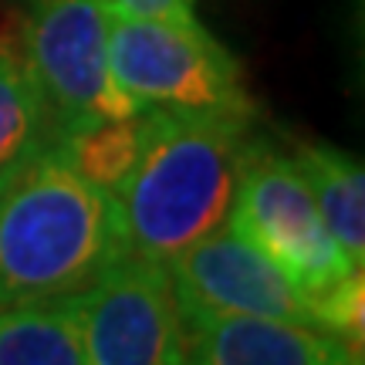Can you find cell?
<instances>
[{
  "instance_id": "1",
  "label": "cell",
  "mask_w": 365,
  "mask_h": 365,
  "mask_svg": "<svg viewBox=\"0 0 365 365\" xmlns=\"http://www.w3.org/2000/svg\"><path fill=\"white\" fill-rule=\"evenodd\" d=\"M129 257L122 210L58 145L0 173V308L68 298Z\"/></svg>"
},
{
  "instance_id": "2",
  "label": "cell",
  "mask_w": 365,
  "mask_h": 365,
  "mask_svg": "<svg viewBox=\"0 0 365 365\" xmlns=\"http://www.w3.org/2000/svg\"><path fill=\"white\" fill-rule=\"evenodd\" d=\"M250 125L254 105L149 108L145 145L115 193L129 254L166 267L227 223Z\"/></svg>"
},
{
  "instance_id": "3",
  "label": "cell",
  "mask_w": 365,
  "mask_h": 365,
  "mask_svg": "<svg viewBox=\"0 0 365 365\" xmlns=\"http://www.w3.org/2000/svg\"><path fill=\"white\" fill-rule=\"evenodd\" d=\"M227 220L287 274L308 301L312 318L322 301L362 274L328 234L294 156L277 153L261 139H250Z\"/></svg>"
},
{
  "instance_id": "4",
  "label": "cell",
  "mask_w": 365,
  "mask_h": 365,
  "mask_svg": "<svg viewBox=\"0 0 365 365\" xmlns=\"http://www.w3.org/2000/svg\"><path fill=\"white\" fill-rule=\"evenodd\" d=\"M108 71L139 108H244L240 61L196 17L108 14Z\"/></svg>"
},
{
  "instance_id": "5",
  "label": "cell",
  "mask_w": 365,
  "mask_h": 365,
  "mask_svg": "<svg viewBox=\"0 0 365 365\" xmlns=\"http://www.w3.org/2000/svg\"><path fill=\"white\" fill-rule=\"evenodd\" d=\"M24 48L54 143L91 122L143 112L108 71V11L98 0H31Z\"/></svg>"
},
{
  "instance_id": "6",
  "label": "cell",
  "mask_w": 365,
  "mask_h": 365,
  "mask_svg": "<svg viewBox=\"0 0 365 365\" xmlns=\"http://www.w3.org/2000/svg\"><path fill=\"white\" fill-rule=\"evenodd\" d=\"M68 301L88 365H186L180 304L163 264L129 254Z\"/></svg>"
},
{
  "instance_id": "7",
  "label": "cell",
  "mask_w": 365,
  "mask_h": 365,
  "mask_svg": "<svg viewBox=\"0 0 365 365\" xmlns=\"http://www.w3.org/2000/svg\"><path fill=\"white\" fill-rule=\"evenodd\" d=\"M166 271L182 318L257 314L314 322L287 274L234 227H217L166 264Z\"/></svg>"
},
{
  "instance_id": "8",
  "label": "cell",
  "mask_w": 365,
  "mask_h": 365,
  "mask_svg": "<svg viewBox=\"0 0 365 365\" xmlns=\"http://www.w3.org/2000/svg\"><path fill=\"white\" fill-rule=\"evenodd\" d=\"M182 335L186 365H362V345L294 318H182Z\"/></svg>"
},
{
  "instance_id": "9",
  "label": "cell",
  "mask_w": 365,
  "mask_h": 365,
  "mask_svg": "<svg viewBox=\"0 0 365 365\" xmlns=\"http://www.w3.org/2000/svg\"><path fill=\"white\" fill-rule=\"evenodd\" d=\"M301 176L314 196V207L335 237L341 254L362 267L365 264V173L362 163L335 145H298L291 153Z\"/></svg>"
},
{
  "instance_id": "10",
  "label": "cell",
  "mask_w": 365,
  "mask_h": 365,
  "mask_svg": "<svg viewBox=\"0 0 365 365\" xmlns=\"http://www.w3.org/2000/svg\"><path fill=\"white\" fill-rule=\"evenodd\" d=\"M0 365H88L68 298L0 308Z\"/></svg>"
},
{
  "instance_id": "11",
  "label": "cell",
  "mask_w": 365,
  "mask_h": 365,
  "mask_svg": "<svg viewBox=\"0 0 365 365\" xmlns=\"http://www.w3.org/2000/svg\"><path fill=\"white\" fill-rule=\"evenodd\" d=\"M145 129H149V108L125 118H102L85 129L68 132L58 139L61 156L71 163V170L81 173L88 182L102 186L105 193L115 196L122 182L129 180L135 159L145 145Z\"/></svg>"
},
{
  "instance_id": "12",
  "label": "cell",
  "mask_w": 365,
  "mask_h": 365,
  "mask_svg": "<svg viewBox=\"0 0 365 365\" xmlns=\"http://www.w3.org/2000/svg\"><path fill=\"white\" fill-rule=\"evenodd\" d=\"M44 145H54V139L31 68L0 51V173Z\"/></svg>"
},
{
  "instance_id": "13",
  "label": "cell",
  "mask_w": 365,
  "mask_h": 365,
  "mask_svg": "<svg viewBox=\"0 0 365 365\" xmlns=\"http://www.w3.org/2000/svg\"><path fill=\"white\" fill-rule=\"evenodd\" d=\"M108 14L122 17H163V21H182L193 17V0H98Z\"/></svg>"
}]
</instances>
